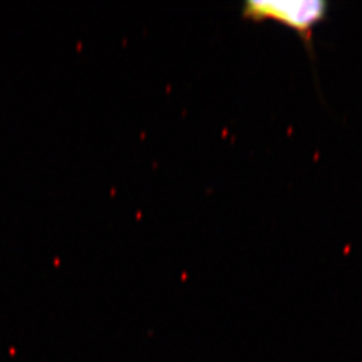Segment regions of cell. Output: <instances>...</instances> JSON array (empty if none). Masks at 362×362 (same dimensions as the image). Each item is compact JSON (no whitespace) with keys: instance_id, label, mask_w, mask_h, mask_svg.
I'll return each mask as SVG.
<instances>
[{"instance_id":"1","label":"cell","mask_w":362,"mask_h":362,"mask_svg":"<svg viewBox=\"0 0 362 362\" xmlns=\"http://www.w3.org/2000/svg\"><path fill=\"white\" fill-rule=\"evenodd\" d=\"M324 0H250L243 5V17L253 21H274L298 32L311 44L313 28L327 16Z\"/></svg>"}]
</instances>
